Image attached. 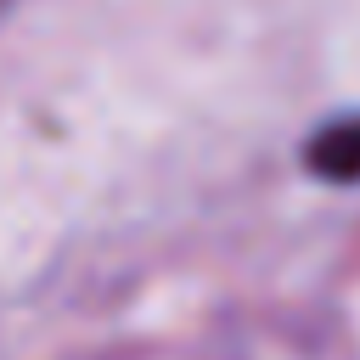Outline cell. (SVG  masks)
Wrapping results in <instances>:
<instances>
[{"instance_id": "1", "label": "cell", "mask_w": 360, "mask_h": 360, "mask_svg": "<svg viewBox=\"0 0 360 360\" xmlns=\"http://www.w3.org/2000/svg\"><path fill=\"white\" fill-rule=\"evenodd\" d=\"M309 169L326 180H360V118H343L309 141Z\"/></svg>"}, {"instance_id": "2", "label": "cell", "mask_w": 360, "mask_h": 360, "mask_svg": "<svg viewBox=\"0 0 360 360\" xmlns=\"http://www.w3.org/2000/svg\"><path fill=\"white\" fill-rule=\"evenodd\" d=\"M0 11H6V0H0Z\"/></svg>"}]
</instances>
